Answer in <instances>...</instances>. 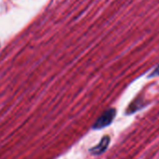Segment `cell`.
Listing matches in <instances>:
<instances>
[{"mask_svg": "<svg viewBox=\"0 0 159 159\" xmlns=\"http://www.w3.org/2000/svg\"><path fill=\"white\" fill-rule=\"evenodd\" d=\"M116 111L114 108L108 109L106 110L95 122V124L93 125V129H101L103 128H106L107 126L111 125V123L113 122V120L115 119Z\"/></svg>", "mask_w": 159, "mask_h": 159, "instance_id": "1", "label": "cell"}, {"mask_svg": "<svg viewBox=\"0 0 159 159\" xmlns=\"http://www.w3.org/2000/svg\"><path fill=\"white\" fill-rule=\"evenodd\" d=\"M109 143H110V138H109V136H104L102 139V141L98 143V145H96L95 147L91 148L89 150V152L92 155H94V156L102 155V154H103L107 150Z\"/></svg>", "mask_w": 159, "mask_h": 159, "instance_id": "2", "label": "cell"}, {"mask_svg": "<svg viewBox=\"0 0 159 159\" xmlns=\"http://www.w3.org/2000/svg\"><path fill=\"white\" fill-rule=\"evenodd\" d=\"M157 75H159V65L155 69V71L151 74V75H150V77H155V76H157Z\"/></svg>", "mask_w": 159, "mask_h": 159, "instance_id": "3", "label": "cell"}]
</instances>
